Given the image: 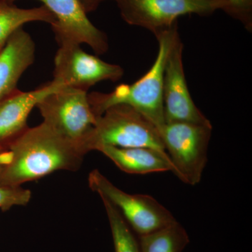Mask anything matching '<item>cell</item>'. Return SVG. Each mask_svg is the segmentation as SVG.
<instances>
[{"instance_id": "obj_1", "label": "cell", "mask_w": 252, "mask_h": 252, "mask_svg": "<svg viewBox=\"0 0 252 252\" xmlns=\"http://www.w3.org/2000/svg\"><path fill=\"white\" fill-rule=\"evenodd\" d=\"M86 154L81 144L41 123L28 127L4 152L0 185L21 187L59 170L76 171Z\"/></svg>"}, {"instance_id": "obj_2", "label": "cell", "mask_w": 252, "mask_h": 252, "mask_svg": "<svg viewBox=\"0 0 252 252\" xmlns=\"http://www.w3.org/2000/svg\"><path fill=\"white\" fill-rule=\"evenodd\" d=\"M158 43L157 59L148 72L131 84H122L109 94H88L94 115L100 117L106 109L116 104L130 106L142 114L160 131L165 125L163 109V77L167 58L177 38L178 23L154 34Z\"/></svg>"}, {"instance_id": "obj_3", "label": "cell", "mask_w": 252, "mask_h": 252, "mask_svg": "<svg viewBox=\"0 0 252 252\" xmlns=\"http://www.w3.org/2000/svg\"><path fill=\"white\" fill-rule=\"evenodd\" d=\"M81 145L86 154L106 146L118 148L147 147L166 152L157 127L133 107L124 104L106 109L97 118Z\"/></svg>"}, {"instance_id": "obj_4", "label": "cell", "mask_w": 252, "mask_h": 252, "mask_svg": "<svg viewBox=\"0 0 252 252\" xmlns=\"http://www.w3.org/2000/svg\"><path fill=\"white\" fill-rule=\"evenodd\" d=\"M212 130V124L180 122L166 124L159 131L172 172L187 185L195 186L201 181Z\"/></svg>"}, {"instance_id": "obj_5", "label": "cell", "mask_w": 252, "mask_h": 252, "mask_svg": "<svg viewBox=\"0 0 252 252\" xmlns=\"http://www.w3.org/2000/svg\"><path fill=\"white\" fill-rule=\"evenodd\" d=\"M89 185L93 191L117 207L131 229L139 236L153 233L177 221L171 212L153 197L126 193L97 169L89 174Z\"/></svg>"}, {"instance_id": "obj_6", "label": "cell", "mask_w": 252, "mask_h": 252, "mask_svg": "<svg viewBox=\"0 0 252 252\" xmlns=\"http://www.w3.org/2000/svg\"><path fill=\"white\" fill-rule=\"evenodd\" d=\"M127 24L145 28L154 34L171 27L180 16L196 14L208 16L224 11L223 0H113Z\"/></svg>"}, {"instance_id": "obj_7", "label": "cell", "mask_w": 252, "mask_h": 252, "mask_svg": "<svg viewBox=\"0 0 252 252\" xmlns=\"http://www.w3.org/2000/svg\"><path fill=\"white\" fill-rule=\"evenodd\" d=\"M36 107L44 124L81 144L97 122L87 91L81 89L63 86L44 97Z\"/></svg>"}, {"instance_id": "obj_8", "label": "cell", "mask_w": 252, "mask_h": 252, "mask_svg": "<svg viewBox=\"0 0 252 252\" xmlns=\"http://www.w3.org/2000/svg\"><path fill=\"white\" fill-rule=\"evenodd\" d=\"M80 45L71 41L59 43L55 56L54 80L67 87L87 91L99 81L122 79L124 71L121 66L87 54Z\"/></svg>"}, {"instance_id": "obj_9", "label": "cell", "mask_w": 252, "mask_h": 252, "mask_svg": "<svg viewBox=\"0 0 252 252\" xmlns=\"http://www.w3.org/2000/svg\"><path fill=\"white\" fill-rule=\"evenodd\" d=\"M184 45L176 39L167 58L163 77V109L165 124L191 123L210 125L211 122L194 103L186 80Z\"/></svg>"}, {"instance_id": "obj_10", "label": "cell", "mask_w": 252, "mask_h": 252, "mask_svg": "<svg viewBox=\"0 0 252 252\" xmlns=\"http://www.w3.org/2000/svg\"><path fill=\"white\" fill-rule=\"evenodd\" d=\"M14 3L17 0H6ZM56 18L52 27L58 44L71 41L88 44L94 52L102 55L109 49L105 33L91 23L79 0H38Z\"/></svg>"}, {"instance_id": "obj_11", "label": "cell", "mask_w": 252, "mask_h": 252, "mask_svg": "<svg viewBox=\"0 0 252 252\" xmlns=\"http://www.w3.org/2000/svg\"><path fill=\"white\" fill-rule=\"evenodd\" d=\"M63 86L59 81L53 80L28 92L15 89L0 99V153L7 151L27 130L28 118L36 104Z\"/></svg>"}, {"instance_id": "obj_12", "label": "cell", "mask_w": 252, "mask_h": 252, "mask_svg": "<svg viewBox=\"0 0 252 252\" xmlns=\"http://www.w3.org/2000/svg\"><path fill=\"white\" fill-rule=\"evenodd\" d=\"M35 58V44L31 35L18 28L0 51V99L16 89L20 78Z\"/></svg>"}, {"instance_id": "obj_13", "label": "cell", "mask_w": 252, "mask_h": 252, "mask_svg": "<svg viewBox=\"0 0 252 252\" xmlns=\"http://www.w3.org/2000/svg\"><path fill=\"white\" fill-rule=\"evenodd\" d=\"M97 151L126 173L147 175L174 170L171 160L166 152L157 149L147 147L118 148L106 146Z\"/></svg>"}, {"instance_id": "obj_14", "label": "cell", "mask_w": 252, "mask_h": 252, "mask_svg": "<svg viewBox=\"0 0 252 252\" xmlns=\"http://www.w3.org/2000/svg\"><path fill=\"white\" fill-rule=\"evenodd\" d=\"M34 21L49 23L52 26L56 23V18L44 5L32 9H21L14 3L0 0V49L16 30Z\"/></svg>"}, {"instance_id": "obj_15", "label": "cell", "mask_w": 252, "mask_h": 252, "mask_svg": "<svg viewBox=\"0 0 252 252\" xmlns=\"http://www.w3.org/2000/svg\"><path fill=\"white\" fill-rule=\"evenodd\" d=\"M189 242L188 233L178 221L139 236L141 252H182Z\"/></svg>"}, {"instance_id": "obj_16", "label": "cell", "mask_w": 252, "mask_h": 252, "mask_svg": "<svg viewBox=\"0 0 252 252\" xmlns=\"http://www.w3.org/2000/svg\"><path fill=\"white\" fill-rule=\"evenodd\" d=\"M108 218L115 252H141L139 240L117 207L100 197Z\"/></svg>"}, {"instance_id": "obj_17", "label": "cell", "mask_w": 252, "mask_h": 252, "mask_svg": "<svg viewBox=\"0 0 252 252\" xmlns=\"http://www.w3.org/2000/svg\"><path fill=\"white\" fill-rule=\"evenodd\" d=\"M29 189L21 187L0 185V209L7 210L14 206H25L31 201Z\"/></svg>"}, {"instance_id": "obj_18", "label": "cell", "mask_w": 252, "mask_h": 252, "mask_svg": "<svg viewBox=\"0 0 252 252\" xmlns=\"http://www.w3.org/2000/svg\"><path fill=\"white\" fill-rule=\"evenodd\" d=\"M228 3L224 12L238 20L248 31L252 30V0H223Z\"/></svg>"}, {"instance_id": "obj_19", "label": "cell", "mask_w": 252, "mask_h": 252, "mask_svg": "<svg viewBox=\"0 0 252 252\" xmlns=\"http://www.w3.org/2000/svg\"><path fill=\"white\" fill-rule=\"evenodd\" d=\"M105 0H79L86 14L93 12L98 8L99 4Z\"/></svg>"}, {"instance_id": "obj_20", "label": "cell", "mask_w": 252, "mask_h": 252, "mask_svg": "<svg viewBox=\"0 0 252 252\" xmlns=\"http://www.w3.org/2000/svg\"><path fill=\"white\" fill-rule=\"evenodd\" d=\"M3 167H4V164L1 161V156H0V175H1V172H2Z\"/></svg>"}, {"instance_id": "obj_21", "label": "cell", "mask_w": 252, "mask_h": 252, "mask_svg": "<svg viewBox=\"0 0 252 252\" xmlns=\"http://www.w3.org/2000/svg\"><path fill=\"white\" fill-rule=\"evenodd\" d=\"M1 51V49H0V51Z\"/></svg>"}]
</instances>
